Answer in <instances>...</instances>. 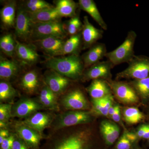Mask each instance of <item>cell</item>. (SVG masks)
Returning <instances> with one entry per match:
<instances>
[{
    "mask_svg": "<svg viewBox=\"0 0 149 149\" xmlns=\"http://www.w3.org/2000/svg\"><path fill=\"white\" fill-rule=\"evenodd\" d=\"M83 26L82 29V40L83 49H90L101 39L103 35V30L95 27L89 21L88 17H84Z\"/></svg>",
    "mask_w": 149,
    "mask_h": 149,
    "instance_id": "cell-16",
    "label": "cell"
},
{
    "mask_svg": "<svg viewBox=\"0 0 149 149\" xmlns=\"http://www.w3.org/2000/svg\"><path fill=\"white\" fill-rule=\"evenodd\" d=\"M33 24L29 13L21 6L17 8L15 25L16 37L26 42L30 40Z\"/></svg>",
    "mask_w": 149,
    "mask_h": 149,
    "instance_id": "cell-11",
    "label": "cell"
},
{
    "mask_svg": "<svg viewBox=\"0 0 149 149\" xmlns=\"http://www.w3.org/2000/svg\"><path fill=\"white\" fill-rule=\"evenodd\" d=\"M83 44L81 32L70 36L64 43L63 56L67 54L79 55L78 54Z\"/></svg>",
    "mask_w": 149,
    "mask_h": 149,
    "instance_id": "cell-29",
    "label": "cell"
},
{
    "mask_svg": "<svg viewBox=\"0 0 149 149\" xmlns=\"http://www.w3.org/2000/svg\"><path fill=\"white\" fill-rule=\"evenodd\" d=\"M45 64L49 69L71 80H81L85 70L82 58L77 55L49 58Z\"/></svg>",
    "mask_w": 149,
    "mask_h": 149,
    "instance_id": "cell-2",
    "label": "cell"
},
{
    "mask_svg": "<svg viewBox=\"0 0 149 149\" xmlns=\"http://www.w3.org/2000/svg\"><path fill=\"white\" fill-rule=\"evenodd\" d=\"M39 74L35 70L27 71L21 77L19 86L22 91L29 95L37 93L40 88Z\"/></svg>",
    "mask_w": 149,
    "mask_h": 149,
    "instance_id": "cell-21",
    "label": "cell"
},
{
    "mask_svg": "<svg viewBox=\"0 0 149 149\" xmlns=\"http://www.w3.org/2000/svg\"><path fill=\"white\" fill-rule=\"evenodd\" d=\"M78 3L79 8L89 14L102 29L105 30L107 29V25L104 21L94 1L79 0Z\"/></svg>",
    "mask_w": 149,
    "mask_h": 149,
    "instance_id": "cell-25",
    "label": "cell"
},
{
    "mask_svg": "<svg viewBox=\"0 0 149 149\" xmlns=\"http://www.w3.org/2000/svg\"><path fill=\"white\" fill-rule=\"evenodd\" d=\"M23 65L14 60L9 59L1 55L0 58V78L10 82L16 78L22 70Z\"/></svg>",
    "mask_w": 149,
    "mask_h": 149,
    "instance_id": "cell-18",
    "label": "cell"
},
{
    "mask_svg": "<svg viewBox=\"0 0 149 149\" xmlns=\"http://www.w3.org/2000/svg\"><path fill=\"white\" fill-rule=\"evenodd\" d=\"M44 109L38 100L23 97L13 104L12 117L27 118L36 112Z\"/></svg>",
    "mask_w": 149,
    "mask_h": 149,
    "instance_id": "cell-10",
    "label": "cell"
},
{
    "mask_svg": "<svg viewBox=\"0 0 149 149\" xmlns=\"http://www.w3.org/2000/svg\"><path fill=\"white\" fill-rule=\"evenodd\" d=\"M95 115L91 111L68 110L56 115L49 128L51 131L92 123Z\"/></svg>",
    "mask_w": 149,
    "mask_h": 149,
    "instance_id": "cell-3",
    "label": "cell"
},
{
    "mask_svg": "<svg viewBox=\"0 0 149 149\" xmlns=\"http://www.w3.org/2000/svg\"><path fill=\"white\" fill-rule=\"evenodd\" d=\"M139 146L138 143L132 140L128 135V131L124 130L113 148L111 149H134Z\"/></svg>",
    "mask_w": 149,
    "mask_h": 149,
    "instance_id": "cell-35",
    "label": "cell"
},
{
    "mask_svg": "<svg viewBox=\"0 0 149 149\" xmlns=\"http://www.w3.org/2000/svg\"><path fill=\"white\" fill-rule=\"evenodd\" d=\"M128 83L135 90L140 100L143 103L149 102V77L141 80H132Z\"/></svg>",
    "mask_w": 149,
    "mask_h": 149,
    "instance_id": "cell-28",
    "label": "cell"
},
{
    "mask_svg": "<svg viewBox=\"0 0 149 149\" xmlns=\"http://www.w3.org/2000/svg\"><path fill=\"white\" fill-rule=\"evenodd\" d=\"M16 6L15 1H8L1 9V22L4 29L15 27L16 17Z\"/></svg>",
    "mask_w": 149,
    "mask_h": 149,
    "instance_id": "cell-23",
    "label": "cell"
},
{
    "mask_svg": "<svg viewBox=\"0 0 149 149\" xmlns=\"http://www.w3.org/2000/svg\"><path fill=\"white\" fill-rule=\"evenodd\" d=\"M38 100L45 109L53 112L59 109L57 96L45 84L40 89Z\"/></svg>",
    "mask_w": 149,
    "mask_h": 149,
    "instance_id": "cell-22",
    "label": "cell"
},
{
    "mask_svg": "<svg viewBox=\"0 0 149 149\" xmlns=\"http://www.w3.org/2000/svg\"><path fill=\"white\" fill-rule=\"evenodd\" d=\"M12 149H32L15 133V138Z\"/></svg>",
    "mask_w": 149,
    "mask_h": 149,
    "instance_id": "cell-39",
    "label": "cell"
},
{
    "mask_svg": "<svg viewBox=\"0 0 149 149\" xmlns=\"http://www.w3.org/2000/svg\"><path fill=\"white\" fill-rule=\"evenodd\" d=\"M27 13H35L43 10L54 7L52 5L43 0H27L21 6Z\"/></svg>",
    "mask_w": 149,
    "mask_h": 149,
    "instance_id": "cell-33",
    "label": "cell"
},
{
    "mask_svg": "<svg viewBox=\"0 0 149 149\" xmlns=\"http://www.w3.org/2000/svg\"><path fill=\"white\" fill-rule=\"evenodd\" d=\"M118 105V104L114 103L111 106V107L110 108L109 110L108 117L109 118H111V116H112L113 115Z\"/></svg>",
    "mask_w": 149,
    "mask_h": 149,
    "instance_id": "cell-43",
    "label": "cell"
},
{
    "mask_svg": "<svg viewBox=\"0 0 149 149\" xmlns=\"http://www.w3.org/2000/svg\"><path fill=\"white\" fill-rule=\"evenodd\" d=\"M147 127V124H142L139 126L136 130V134L138 139H142L145 135Z\"/></svg>",
    "mask_w": 149,
    "mask_h": 149,
    "instance_id": "cell-41",
    "label": "cell"
},
{
    "mask_svg": "<svg viewBox=\"0 0 149 149\" xmlns=\"http://www.w3.org/2000/svg\"><path fill=\"white\" fill-rule=\"evenodd\" d=\"M40 149H109L89 124L51 131Z\"/></svg>",
    "mask_w": 149,
    "mask_h": 149,
    "instance_id": "cell-1",
    "label": "cell"
},
{
    "mask_svg": "<svg viewBox=\"0 0 149 149\" xmlns=\"http://www.w3.org/2000/svg\"><path fill=\"white\" fill-rule=\"evenodd\" d=\"M121 112L120 106L118 105L116 110L111 118L116 123H119L120 125L123 126L122 120H121Z\"/></svg>",
    "mask_w": 149,
    "mask_h": 149,
    "instance_id": "cell-40",
    "label": "cell"
},
{
    "mask_svg": "<svg viewBox=\"0 0 149 149\" xmlns=\"http://www.w3.org/2000/svg\"><path fill=\"white\" fill-rule=\"evenodd\" d=\"M71 80L51 69L46 71L43 77L44 84L57 96L65 93Z\"/></svg>",
    "mask_w": 149,
    "mask_h": 149,
    "instance_id": "cell-12",
    "label": "cell"
},
{
    "mask_svg": "<svg viewBox=\"0 0 149 149\" xmlns=\"http://www.w3.org/2000/svg\"><path fill=\"white\" fill-rule=\"evenodd\" d=\"M67 35L64 24L61 21L34 23L30 40L33 42L51 37L65 39Z\"/></svg>",
    "mask_w": 149,
    "mask_h": 149,
    "instance_id": "cell-6",
    "label": "cell"
},
{
    "mask_svg": "<svg viewBox=\"0 0 149 149\" xmlns=\"http://www.w3.org/2000/svg\"><path fill=\"white\" fill-rule=\"evenodd\" d=\"M83 26L80 19L79 14L77 13L76 16L70 19L64 24L65 29L68 35L70 36L76 35L82 32Z\"/></svg>",
    "mask_w": 149,
    "mask_h": 149,
    "instance_id": "cell-34",
    "label": "cell"
},
{
    "mask_svg": "<svg viewBox=\"0 0 149 149\" xmlns=\"http://www.w3.org/2000/svg\"><path fill=\"white\" fill-rule=\"evenodd\" d=\"M60 103L67 111L89 110L91 108L85 94L79 88H74L65 93Z\"/></svg>",
    "mask_w": 149,
    "mask_h": 149,
    "instance_id": "cell-8",
    "label": "cell"
},
{
    "mask_svg": "<svg viewBox=\"0 0 149 149\" xmlns=\"http://www.w3.org/2000/svg\"><path fill=\"white\" fill-rule=\"evenodd\" d=\"M113 67L109 61L99 62L85 70L81 80L83 81H89L102 79L109 81L111 80V70Z\"/></svg>",
    "mask_w": 149,
    "mask_h": 149,
    "instance_id": "cell-14",
    "label": "cell"
},
{
    "mask_svg": "<svg viewBox=\"0 0 149 149\" xmlns=\"http://www.w3.org/2000/svg\"><path fill=\"white\" fill-rule=\"evenodd\" d=\"M9 122L0 121V129H9Z\"/></svg>",
    "mask_w": 149,
    "mask_h": 149,
    "instance_id": "cell-44",
    "label": "cell"
},
{
    "mask_svg": "<svg viewBox=\"0 0 149 149\" xmlns=\"http://www.w3.org/2000/svg\"><path fill=\"white\" fill-rule=\"evenodd\" d=\"M126 69L116 74L117 80L132 79L141 80L149 77V58L144 56H134L128 63Z\"/></svg>",
    "mask_w": 149,
    "mask_h": 149,
    "instance_id": "cell-5",
    "label": "cell"
},
{
    "mask_svg": "<svg viewBox=\"0 0 149 149\" xmlns=\"http://www.w3.org/2000/svg\"><path fill=\"white\" fill-rule=\"evenodd\" d=\"M100 102L101 104L102 108V116L108 117L109 110L114 103V99L113 94L109 95L102 98L98 99Z\"/></svg>",
    "mask_w": 149,
    "mask_h": 149,
    "instance_id": "cell-37",
    "label": "cell"
},
{
    "mask_svg": "<svg viewBox=\"0 0 149 149\" xmlns=\"http://www.w3.org/2000/svg\"><path fill=\"white\" fill-rule=\"evenodd\" d=\"M13 128L17 136L32 149H40L41 141L45 136L24 124L21 121L14 123Z\"/></svg>",
    "mask_w": 149,
    "mask_h": 149,
    "instance_id": "cell-9",
    "label": "cell"
},
{
    "mask_svg": "<svg viewBox=\"0 0 149 149\" xmlns=\"http://www.w3.org/2000/svg\"><path fill=\"white\" fill-rule=\"evenodd\" d=\"M100 129L103 142L109 149L114 145L119 139L120 128L114 121L104 120L101 123Z\"/></svg>",
    "mask_w": 149,
    "mask_h": 149,
    "instance_id": "cell-19",
    "label": "cell"
},
{
    "mask_svg": "<svg viewBox=\"0 0 149 149\" xmlns=\"http://www.w3.org/2000/svg\"><path fill=\"white\" fill-rule=\"evenodd\" d=\"M148 114H149V113H148Z\"/></svg>",
    "mask_w": 149,
    "mask_h": 149,
    "instance_id": "cell-48",
    "label": "cell"
},
{
    "mask_svg": "<svg viewBox=\"0 0 149 149\" xmlns=\"http://www.w3.org/2000/svg\"><path fill=\"white\" fill-rule=\"evenodd\" d=\"M107 53L106 46L104 43H97L92 46L81 57L85 69L100 61Z\"/></svg>",
    "mask_w": 149,
    "mask_h": 149,
    "instance_id": "cell-20",
    "label": "cell"
},
{
    "mask_svg": "<svg viewBox=\"0 0 149 149\" xmlns=\"http://www.w3.org/2000/svg\"><path fill=\"white\" fill-rule=\"evenodd\" d=\"M12 104L1 103L0 104V121L9 122L12 117Z\"/></svg>",
    "mask_w": 149,
    "mask_h": 149,
    "instance_id": "cell-36",
    "label": "cell"
},
{
    "mask_svg": "<svg viewBox=\"0 0 149 149\" xmlns=\"http://www.w3.org/2000/svg\"><path fill=\"white\" fill-rule=\"evenodd\" d=\"M87 91L93 100L102 98L112 94L107 81L102 79L92 80Z\"/></svg>",
    "mask_w": 149,
    "mask_h": 149,
    "instance_id": "cell-24",
    "label": "cell"
},
{
    "mask_svg": "<svg viewBox=\"0 0 149 149\" xmlns=\"http://www.w3.org/2000/svg\"><path fill=\"white\" fill-rule=\"evenodd\" d=\"M148 144H149V139H148Z\"/></svg>",
    "mask_w": 149,
    "mask_h": 149,
    "instance_id": "cell-47",
    "label": "cell"
},
{
    "mask_svg": "<svg viewBox=\"0 0 149 149\" xmlns=\"http://www.w3.org/2000/svg\"><path fill=\"white\" fill-rule=\"evenodd\" d=\"M136 38L135 31H129L122 44L114 50L107 52L105 57L114 67L124 63H128L135 56L134 47Z\"/></svg>",
    "mask_w": 149,
    "mask_h": 149,
    "instance_id": "cell-4",
    "label": "cell"
},
{
    "mask_svg": "<svg viewBox=\"0 0 149 149\" xmlns=\"http://www.w3.org/2000/svg\"><path fill=\"white\" fill-rule=\"evenodd\" d=\"M107 82L113 97L121 103L130 106L137 104L140 101L135 90L129 83L112 80Z\"/></svg>",
    "mask_w": 149,
    "mask_h": 149,
    "instance_id": "cell-7",
    "label": "cell"
},
{
    "mask_svg": "<svg viewBox=\"0 0 149 149\" xmlns=\"http://www.w3.org/2000/svg\"><path fill=\"white\" fill-rule=\"evenodd\" d=\"M142 149L141 148H139V146L137 147V148H135V149Z\"/></svg>",
    "mask_w": 149,
    "mask_h": 149,
    "instance_id": "cell-46",
    "label": "cell"
},
{
    "mask_svg": "<svg viewBox=\"0 0 149 149\" xmlns=\"http://www.w3.org/2000/svg\"><path fill=\"white\" fill-rule=\"evenodd\" d=\"M123 119L129 125H134L142 121L144 115L139 108L133 106L124 107L122 110Z\"/></svg>",
    "mask_w": 149,
    "mask_h": 149,
    "instance_id": "cell-30",
    "label": "cell"
},
{
    "mask_svg": "<svg viewBox=\"0 0 149 149\" xmlns=\"http://www.w3.org/2000/svg\"><path fill=\"white\" fill-rule=\"evenodd\" d=\"M11 133L9 129H0V144Z\"/></svg>",
    "mask_w": 149,
    "mask_h": 149,
    "instance_id": "cell-42",
    "label": "cell"
},
{
    "mask_svg": "<svg viewBox=\"0 0 149 149\" xmlns=\"http://www.w3.org/2000/svg\"><path fill=\"white\" fill-rule=\"evenodd\" d=\"M18 92L10 82L1 80L0 82V101L1 103H8L18 96Z\"/></svg>",
    "mask_w": 149,
    "mask_h": 149,
    "instance_id": "cell-32",
    "label": "cell"
},
{
    "mask_svg": "<svg viewBox=\"0 0 149 149\" xmlns=\"http://www.w3.org/2000/svg\"><path fill=\"white\" fill-rule=\"evenodd\" d=\"M16 40L12 34L8 33L3 35L0 39V48L3 52L11 58L15 56Z\"/></svg>",
    "mask_w": 149,
    "mask_h": 149,
    "instance_id": "cell-31",
    "label": "cell"
},
{
    "mask_svg": "<svg viewBox=\"0 0 149 149\" xmlns=\"http://www.w3.org/2000/svg\"><path fill=\"white\" fill-rule=\"evenodd\" d=\"M64 39L51 37L33 41V45L39 48L49 58L63 56Z\"/></svg>",
    "mask_w": 149,
    "mask_h": 149,
    "instance_id": "cell-15",
    "label": "cell"
},
{
    "mask_svg": "<svg viewBox=\"0 0 149 149\" xmlns=\"http://www.w3.org/2000/svg\"><path fill=\"white\" fill-rule=\"evenodd\" d=\"M15 138V133H11L10 136L0 144V149H12Z\"/></svg>",
    "mask_w": 149,
    "mask_h": 149,
    "instance_id": "cell-38",
    "label": "cell"
},
{
    "mask_svg": "<svg viewBox=\"0 0 149 149\" xmlns=\"http://www.w3.org/2000/svg\"><path fill=\"white\" fill-rule=\"evenodd\" d=\"M55 8L62 17H71L76 16L78 3L72 0H57L55 1Z\"/></svg>",
    "mask_w": 149,
    "mask_h": 149,
    "instance_id": "cell-27",
    "label": "cell"
},
{
    "mask_svg": "<svg viewBox=\"0 0 149 149\" xmlns=\"http://www.w3.org/2000/svg\"><path fill=\"white\" fill-rule=\"evenodd\" d=\"M34 45L20 42L16 40L15 56L24 64L32 65L39 61L40 57Z\"/></svg>",
    "mask_w": 149,
    "mask_h": 149,
    "instance_id": "cell-17",
    "label": "cell"
},
{
    "mask_svg": "<svg viewBox=\"0 0 149 149\" xmlns=\"http://www.w3.org/2000/svg\"><path fill=\"white\" fill-rule=\"evenodd\" d=\"M149 139V123L147 124V127L146 130V133L145 135L143 137V139H146V140H148Z\"/></svg>",
    "mask_w": 149,
    "mask_h": 149,
    "instance_id": "cell-45",
    "label": "cell"
},
{
    "mask_svg": "<svg viewBox=\"0 0 149 149\" xmlns=\"http://www.w3.org/2000/svg\"><path fill=\"white\" fill-rule=\"evenodd\" d=\"M56 116L53 111H39L21 121L43 135L44 130L49 128Z\"/></svg>",
    "mask_w": 149,
    "mask_h": 149,
    "instance_id": "cell-13",
    "label": "cell"
},
{
    "mask_svg": "<svg viewBox=\"0 0 149 149\" xmlns=\"http://www.w3.org/2000/svg\"><path fill=\"white\" fill-rule=\"evenodd\" d=\"M29 14L33 23L61 21L62 17L55 7L43 10L35 13Z\"/></svg>",
    "mask_w": 149,
    "mask_h": 149,
    "instance_id": "cell-26",
    "label": "cell"
}]
</instances>
